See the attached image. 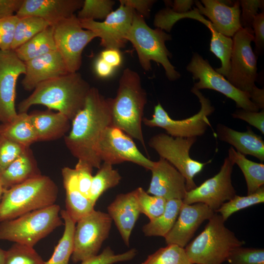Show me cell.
I'll use <instances>...</instances> for the list:
<instances>
[{"instance_id":"obj_1","label":"cell","mask_w":264,"mask_h":264,"mask_svg":"<svg viewBox=\"0 0 264 264\" xmlns=\"http://www.w3.org/2000/svg\"><path fill=\"white\" fill-rule=\"evenodd\" d=\"M111 125V98H106L94 87H91L84 105L72 119L65 144L78 160L99 169L102 161L97 149L105 130Z\"/></svg>"},{"instance_id":"obj_2","label":"cell","mask_w":264,"mask_h":264,"mask_svg":"<svg viewBox=\"0 0 264 264\" xmlns=\"http://www.w3.org/2000/svg\"><path fill=\"white\" fill-rule=\"evenodd\" d=\"M90 88L81 74L69 72L37 85L33 92L19 103L18 113L27 112L32 106L42 105L72 120L83 107Z\"/></svg>"},{"instance_id":"obj_3","label":"cell","mask_w":264,"mask_h":264,"mask_svg":"<svg viewBox=\"0 0 264 264\" xmlns=\"http://www.w3.org/2000/svg\"><path fill=\"white\" fill-rule=\"evenodd\" d=\"M147 101L140 76L126 68L120 78L116 95L111 98V125L140 142L146 152L142 123Z\"/></svg>"},{"instance_id":"obj_4","label":"cell","mask_w":264,"mask_h":264,"mask_svg":"<svg viewBox=\"0 0 264 264\" xmlns=\"http://www.w3.org/2000/svg\"><path fill=\"white\" fill-rule=\"evenodd\" d=\"M58 194L53 180L42 175L4 190L0 201V222L53 205Z\"/></svg>"},{"instance_id":"obj_5","label":"cell","mask_w":264,"mask_h":264,"mask_svg":"<svg viewBox=\"0 0 264 264\" xmlns=\"http://www.w3.org/2000/svg\"><path fill=\"white\" fill-rule=\"evenodd\" d=\"M216 213L203 230L184 248L192 264H222L234 249L245 242L239 240Z\"/></svg>"},{"instance_id":"obj_6","label":"cell","mask_w":264,"mask_h":264,"mask_svg":"<svg viewBox=\"0 0 264 264\" xmlns=\"http://www.w3.org/2000/svg\"><path fill=\"white\" fill-rule=\"evenodd\" d=\"M171 39V35L164 30L149 27L145 18L135 11L127 41L135 49L141 66L149 71L151 69V62L154 61L162 65L169 80L175 81L180 74L170 63L172 54L165 45V42Z\"/></svg>"},{"instance_id":"obj_7","label":"cell","mask_w":264,"mask_h":264,"mask_svg":"<svg viewBox=\"0 0 264 264\" xmlns=\"http://www.w3.org/2000/svg\"><path fill=\"white\" fill-rule=\"evenodd\" d=\"M59 205L34 210L16 219L0 222V240L31 247L63 224Z\"/></svg>"},{"instance_id":"obj_8","label":"cell","mask_w":264,"mask_h":264,"mask_svg":"<svg viewBox=\"0 0 264 264\" xmlns=\"http://www.w3.org/2000/svg\"><path fill=\"white\" fill-rule=\"evenodd\" d=\"M191 92L198 98L200 104L198 112L193 116L181 120L170 117L160 103L154 106L151 119L144 118L143 122L149 127L164 129L167 134L174 137H197L203 135L207 128L211 127L208 116L215 110L210 100L198 90L192 88Z\"/></svg>"},{"instance_id":"obj_9","label":"cell","mask_w":264,"mask_h":264,"mask_svg":"<svg viewBox=\"0 0 264 264\" xmlns=\"http://www.w3.org/2000/svg\"><path fill=\"white\" fill-rule=\"evenodd\" d=\"M197 137H174L165 133L153 136L148 144L159 155L175 167L186 179L187 191L196 188L194 177L208 162H201L190 156Z\"/></svg>"},{"instance_id":"obj_10","label":"cell","mask_w":264,"mask_h":264,"mask_svg":"<svg viewBox=\"0 0 264 264\" xmlns=\"http://www.w3.org/2000/svg\"><path fill=\"white\" fill-rule=\"evenodd\" d=\"M112 221L108 213L94 210L76 222L71 257L73 263L82 262L98 255L109 235Z\"/></svg>"},{"instance_id":"obj_11","label":"cell","mask_w":264,"mask_h":264,"mask_svg":"<svg viewBox=\"0 0 264 264\" xmlns=\"http://www.w3.org/2000/svg\"><path fill=\"white\" fill-rule=\"evenodd\" d=\"M230 68L227 80L238 89L249 93L256 86L257 59L251 47L252 28L242 27L233 37Z\"/></svg>"},{"instance_id":"obj_12","label":"cell","mask_w":264,"mask_h":264,"mask_svg":"<svg viewBox=\"0 0 264 264\" xmlns=\"http://www.w3.org/2000/svg\"><path fill=\"white\" fill-rule=\"evenodd\" d=\"M57 50L62 56L69 72H75L82 64L84 48L96 35L84 29L75 15L52 26Z\"/></svg>"},{"instance_id":"obj_13","label":"cell","mask_w":264,"mask_h":264,"mask_svg":"<svg viewBox=\"0 0 264 264\" xmlns=\"http://www.w3.org/2000/svg\"><path fill=\"white\" fill-rule=\"evenodd\" d=\"M186 69L192 73L194 89H210L219 92L233 100L237 108L244 110L259 111V109L251 101L248 93L233 86L224 77L219 73L205 60L197 53H194Z\"/></svg>"},{"instance_id":"obj_14","label":"cell","mask_w":264,"mask_h":264,"mask_svg":"<svg viewBox=\"0 0 264 264\" xmlns=\"http://www.w3.org/2000/svg\"><path fill=\"white\" fill-rule=\"evenodd\" d=\"M97 153L102 162L112 165L131 162L151 170L154 162L138 150L131 137L111 125L104 131Z\"/></svg>"},{"instance_id":"obj_15","label":"cell","mask_w":264,"mask_h":264,"mask_svg":"<svg viewBox=\"0 0 264 264\" xmlns=\"http://www.w3.org/2000/svg\"><path fill=\"white\" fill-rule=\"evenodd\" d=\"M234 165L226 157L220 171L199 186L187 191L182 202L187 204L203 203L216 213L222 204L237 195L231 178Z\"/></svg>"},{"instance_id":"obj_16","label":"cell","mask_w":264,"mask_h":264,"mask_svg":"<svg viewBox=\"0 0 264 264\" xmlns=\"http://www.w3.org/2000/svg\"><path fill=\"white\" fill-rule=\"evenodd\" d=\"M134 12L131 7L120 3L119 7L111 11L103 22L79 20L84 29L93 32L100 38L101 45L105 49L119 50L127 42Z\"/></svg>"},{"instance_id":"obj_17","label":"cell","mask_w":264,"mask_h":264,"mask_svg":"<svg viewBox=\"0 0 264 264\" xmlns=\"http://www.w3.org/2000/svg\"><path fill=\"white\" fill-rule=\"evenodd\" d=\"M24 63L14 50H0V122L6 124L17 115L15 108L16 86L21 74H24Z\"/></svg>"},{"instance_id":"obj_18","label":"cell","mask_w":264,"mask_h":264,"mask_svg":"<svg viewBox=\"0 0 264 264\" xmlns=\"http://www.w3.org/2000/svg\"><path fill=\"white\" fill-rule=\"evenodd\" d=\"M215 213L203 203L187 204L182 202L177 219L164 237L166 243L185 248L202 224Z\"/></svg>"},{"instance_id":"obj_19","label":"cell","mask_w":264,"mask_h":264,"mask_svg":"<svg viewBox=\"0 0 264 264\" xmlns=\"http://www.w3.org/2000/svg\"><path fill=\"white\" fill-rule=\"evenodd\" d=\"M150 171L152 177L147 193L166 200L184 198L187 192L186 179L168 161L159 157Z\"/></svg>"},{"instance_id":"obj_20","label":"cell","mask_w":264,"mask_h":264,"mask_svg":"<svg viewBox=\"0 0 264 264\" xmlns=\"http://www.w3.org/2000/svg\"><path fill=\"white\" fill-rule=\"evenodd\" d=\"M201 1H195L198 12L209 19L218 32L231 38L242 27L240 1L234 2L231 6L218 0Z\"/></svg>"},{"instance_id":"obj_21","label":"cell","mask_w":264,"mask_h":264,"mask_svg":"<svg viewBox=\"0 0 264 264\" xmlns=\"http://www.w3.org/2000/svg\"><path fill=\"white\" fill-rule=\"evenodd\" d=\"M24 63L25 72L22 84L27 91L34 90L43 82L69 73L62 56L57 50Z\"/></svg>"},{"instance_id":"obj_22","label":"cell","mask_w":264,"mask_h":264,"mask_svg":"<svg viewBox=\"0 0 264 264\" xmlns=\"http://www.w3.org/2000/svg\"><path fill=\"white\" fill-rule=\"evenodd\" d=\"M82 0H23L15 14L18 18L33 16L42 18L50 26L75 15L83 4Z\"/></svg>"},{"instance_id":"obj_23","label":"cell","mask_w":264,"mask_h":264,"mask_svg":"<svg viewBox=\"0 0 264 264\" xmlns=\"http://www.w3.org/2000/svg\"><path fill=\"white\" fill-rule=\"evenodd\" d=\"M108 212L129 246L131 234L141 214L134 191L118 195L108 206Z\"/></svg>"},{"instance_id":"obj_24","label":"cell","mask_w":264,"mask_h":264,"mask_svg":"<svg viewBox=\"0 0 264 264\" xmlns=\"http://www.w3.org/2000/svg\"><path fill=\"white\" fill-rule=\"evenodd\" d=\"M219 139L232 145L236 151L245 155L256 157L264 161V141L261 136L255 133L247 127L246 131L239 132L222 124L216 127Z\"/></svg>"},{"instance_id":"obj_25","label":"cell","mask_w":264,"mask_h":264,"mask_svg":"<svg viewBox=\"0 0 264 264\" xmlns=\"http://www.w3.org/2000/svg\"><path fill=\"white\" fill-rule=\"evenodd\" d=\"M62 174L66 194V211L76 223L93 211L94 205L80 191L75 169L64 167L62 170Z\"/></svg>"},{"instance_id":"obj_26","label":"cell","mask_w":264,"mask_h":264,"mask_svg":"<svg viewBox=\"0 0 264 264\" xmlns=\"http://www.w3.org/2000/svg\"><path fill=\"white\" fill-rule=\"evenodd\" d=\"M29 115L38 141L58 139L64 136L70 128V120L59 112L38 111Z\"/></svg>"},{"instance_id":"obj_27","label":"cell","mask_w":264,"mask_h":264,"mask_svg":"<svg viewBox=\"0 0 264 264\" xmlns=\"http://www.w3.org/2000/svg\"><path fill=\"white\" fill-rule=\"evenodd\" d=\"M39 175L27 149L0 174V181L6 190Z\"/></svg>"},{"instance_id":"obj_28","label":"cell","mask_w":264,"mask_h":264,"mask_svg":"<svg viewBox=\"0 0 264 264\" xmlns=\"http://www.w3.org/2000/svg\"><path fill=\"white\" fill-rule=\"evenodd\" d=\"M0 134L26 148L38 141L29 115L27 112L18 113L11 122L0 125Z\"/></svg>"},{"instance_id":"obj_29","label":"cell","mask_w":264,"mask_h":264,"mask_svg":"<svg viewBox=\"0 0 264 264\" xmlns=\"http://www.w3.org/2000/svg\"><path fill=\"white\" fill-rule=\"evenodd\" d=\"M229 159L237 164L243 173L247 186V195L257 191L264 185V164L247 159L231 147L228 151Z\"/></svg>"},{"instance_id":"obj_30","label":"cell","mask_w":264,"mask_h":264,"mask_svg":"<svg viewBox=\"0 0 264 264\" xmlns=\"http://www.w3.org/2000/svg\"><path fill=\"white\" fill-rule=\"evenodd\" d=\"M52 26H48L14 50L18 57L25 62L56 50Z\"/></svg>"},{"instance_id":"obj_31","label":"cell","mask_w":264,"mask_h":264,"mask_svg":"<svg viewBox=\"0 0 264 264\" xmlns=\"http://www.w3.org/2000/svg\"><path fill=\"white\" fill-rule=\"evenodd\" d=\"M197 20L205 25L211 33L210 51L221 61V67L215 70L224 77H227L230 68V59L233 47V40L218 32L210 21L202 15L198 16Z\"/></svg>"},{"instance_id":"obj_32","label":"cell","mask_w":264,"mask_h":264,"mask_svg":"<svg viewBox=\"0 0 264 264\" xmlns=\"http://www.w3.org/2000/svg\"><path fill=\"white\" fill-rule=\"evenodd\" d=\"M182 200H167L163 213L158 217L150 220L142 228L146 236H161L164 238L173 227L178 217Z\"/></svg>"},{"instance_id":"obj_33","label":"cell","mask_w":264,"mask_h":264,"mask_svg":"<svg viewBox=\"0 0 264 264\" xmlns=\"http://www.w3.org/2000/svg\"><path fill=\"white\" fill-rule=\"evenodd\" d=\"M65 222L63 235L56 246L51 258L44 264H68L74 248V234L76 222L66 210L60 211Z\"/></svg>"},{"instance_id":"obj_34","label":"cell","mask_w":264,"mask_h":264,"mask_svg":"<svg viewBox=\"0 0 264 264\" xmlns=\"http://www.w3.org/2000/svg\"><path fill=\"white\" fill-rule=\"evenodd\" d=\"M92 176L88 198L95 205L99 198L107 190L117 186L121 176L112 165L104 162Z\"/></svg>"},{"instance_id":"obj_35","label":"cell","mask_w":264,"mask_h":264,"mask_svg":"<svg viewBox=\"0 0 264 264\" xmlns=\"http://www.w3.org/2000/svg\"><path fill=\"white\" fill-rule=\"evenodd\" d=\"M48 26L50 24L48 22L38 17L27 16L19 18L12 50H15Z\"/></svg>"},{"instance_id":"obj_36","label":"cell","mask_w":264,"mask_h":264,"mask_svg":"<svg viewBox=\"0 0 264 264\" xmlns=\"http://www.w3.org/2000/svg\"><path fill=\"white\" fill-rule=\"evenodd\" d=\"M264 186L261 187L255 193L240 196L236 195L231 199L225 202L216 211L220 213L223 220L225 221L234 213L251 206L264 203Z\"/></svg>"},{"instance_id":"obj_37","label":"cell","mask_w":264,"mask_h":264,"mask_svg":"<svg viewBox=\"0 0 264 264\" xmlns=\"http://www.w3.org/2000/svg\"><path fill=\"white\" fill-rule=\"evenodd\" d=\"M142 264H192L185 248L168 244L149 255Z\"/></svg>"},{"instance_id":"obj_38","label":"cell","mask_w":264,"mask_h":264,"mask_svg":"<svg viewBox=\"0 0 264 264\" xmlns=\"http://www.w3.org/2000/svg\"><path fill=\"white\" fill-rule=\"evenodd\" d=\"M133 191L141 214H144L151 220L163 213L167 201L166 199L150 195L142 187H138Z\"/></svg>"},{"instance_id":"obj_39","label":"cell","mask_w":264,"mask_h":264,"mask_svg":"<svg viewBox=\"0 0 264 264\" xmlns=\"http://www.w3.org/2000/svg\"><path fill=\"white\" fill-rule=\"evenodd\" d=\"M33 247L16 243L5 250L4 264H44Z\"/></svg>"},{"instance_id":"obj_40","label":"cell","mask_w":264,"mask_h":264,"mask_svg":"<svg viewBox=\"0 0 264 264\" xmlns=\"http://www.w3.org/2000/svg\"><path fill=\"white\" fill-rule=\"evenodd\" d=\"M114 4L111 0H85L77 17L80 20L105 19L112 11Z\"/></svg>"},{"instance_id":"obj_41","label":"cell","mask_w":264,"mask_h":264,"mask_svg":"<svg viewBox=\"0 0 264 264\" xmlns=\"http://www.w3.org/2000/svg\"><path fill=\"white\" fill-rule=\"evenodd\" d=\"M226 261L230 264H264V250L238 247L232 250Z\"/></svg>"},{"instance_id":"obj_42","label":"cell","mask_w":264,"mask_h":264,"mask_svg":"<svg viewBox=\"0 0 264 264\" xmlns=\"http://www.w3.org/2000/svg\"><path fill=\"white\" fill-rule=\"evenodd\" d=\"M28 148L0 134V174Z\"/></svg>"},{"instance_id":"obj_43","label":"cell","mask_w":264,"mask_h":264,"mask_svg":"<svg viewBox=\"0 0 264 264\" xmlns=\"http://www.w3.org/2000/svg\"><path fill=\"white\" fill-rule=\"evenodd\" d=\"M136 253V250L133 248L124 253L115 254L108 246L101 254L82 262L81 264H113L130 261L135 256Z\"/></svg>"},{"instance_id":"obj_44","label":"cell","mask_w":264,"mask_h":264,"mask_svg":"<svg viewBox=\"0 0 264 264\" xmlns=\"http://www.w3.org/2000/svg\"><path fill=\"white\" fill-rule=\"evenodd\" d=\"M19 18L16 15L0 19V50H12L15 28Z\"/></svg>"},{"instance_id":"obj_45","label":"cell","mask_w":264,"mask_h":264,"mask_svg":"<svg viewBox=\"0 0 264 264\" xmlns=\"http://www.w3.org/2000/svg\"><path fill=\"white\" fill-rule=\"evenodd\" d=\"M74 169L76 173L78 188L81 193L88 198L93 176V168L88 163L78 160Z\"/></svg>"},{"instance_id":"obj_46","label":"cell","mask_w":264,"mask_h":264,"mask_svg":"<svg viewBox=\"0 0 264 264\" xmlns=\"http://www.w3.org/2000/svg\"><path fill=\"white\" fill-rule=\"evenodd\" d=\"M240 3L242 8L240 17L241 25L244 28H252L254 19L258 14V9L264 7V0H242Z\"/></svg>"},{"instance_id":"obj_47","label":"cell","mask_w":264,"mask_h":264,"mask_svg":"<svg viewBox=\"0 0 264 264\" xmlns=\"http://www.w3.org/2000/svg\"><path fill=\"white\" fill-rule=\"evenodd\" d=\"M232 116L234 118L245 121L264 134V110H262L261 111H253L240 109L234 111Z\"/></svg>"},{"instance_id":"obj_48","label":"cell","mask_w":264,"mask_h":264,"mask_svg":"<svg viewBox=\"0 0 264 264\" xmlns=\"http://www.w3.org/2000/svg\"><path fill=\"white\" fill-rule=\"evenodd\" d=\"M252 28L257 52L262 50L264 46V13L258 14L254 19Z\"/></svg>"},{"instance_id":"obj_49","label":"cell","mask_w":264,"mask_h":264,"mask_svg":"<svg viewBox=\"0 0 264 264\" xmlns=\"http://www.w3.org/2000/svg\"><path fill=\"white\" fill-rule=\"evenodd\" d=\"M153 0H120V4L128 6L144 18L149 17L154 3Z\"/></svg>"},{"instance_id":"obj_50","label":"cell","mask_w":264,"mask_h":264,"mask_svg":"<svg viewBox=\"0 0 264 264\" xmlns=\"http://www.w3.org/2000/svg\"><path fill=\"white\" fill-rule=\"evenodd\" d=\"M23 0H0V19L10 17L19 11Z\"/></svg>"},{"instance_id":"obj_51","label":"cell","mask_w":264,"mask_h":264,"mask_svg":"<svg viewBox=\"0 0 264 264\" xmlns=\"http://www.w3.org/2000/svg\"><path fill=\"white\" fill-rule=\"evenodd\" d=\"M100 57L114 68L122 63V56L118 49H105L101 52Z\"/></svg>"},{"instance_id":"obj_52","label":"cell","mask_w":264,"mask_h":264,"mask_svg":"<svg viewBox=\"0 0 264 264\" xmlns=\"http://www.w3.org/2000/svg\"><path fill=\"white\" fill-rule=\"evenodd\" d=\"M94 69L98 76L105 78L112 74L114 68L109 65L101 57H99L95 61Z\"/></svg>"},{"instance_id":"obj_53","label":"cell","mask_w":264,"mask_h":264,"mask_svg":"<svg viewBox=\"0 0 264 264\" xmlns=\"http://www.w3.org/2000/svg\"><path fill=\"white\" fill-rule=\"evenodd\" d=\"M194 1L191 0H175L173 2H169L172 10L178 14H183L189 12Z\"/></svg>"},{"instance_id":"obj_54","label":"cell","mask_w":264,"mask_h":264,"mask_svg":"<svg viewBox=\"0 0 264 264\" xmlns=\"http://www.w3.org/2000/svg\"><path fill=\"white\" fill-rule=\"evenodd\" d=\"M251 101L259 109L264 108V89L255 86L248 93Z\"/></svg>"},{"instance_id":"obj_55","label":"cell","mask_w":264,"mask_h":264,"mask_svg":"<svg viewBox=\"0 0 264 264\" xmlns=\"http://www.w3.org/2000/svg\"><path fill=\"white\" fill-rule=\"evenodd\" d=\"M5 255V250L0 247V264H4Z\"/></svg>"},{"instance_id":"obj_56","label":"cell","mask_w":264,"mask_h":264,"mask_svg":"<svg viewBox=\"0 0 264 264\" xmlns=\"http://www.w3.org/2000/svg\"><path fill=\"white\" fill-rule=\"evenodd\" d=\"M3 190H4V189H3V188L2 186V185H1L0 181V201L2 195V194H3Z\"/></svg>"}]
</instances>
